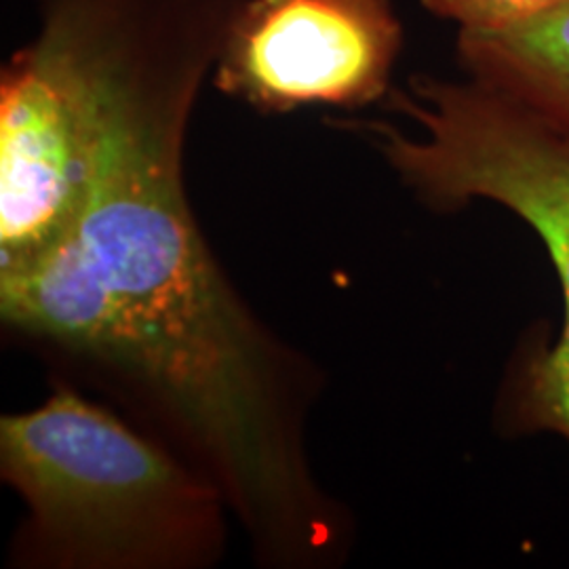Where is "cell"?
Masks as SVG:
<instances>
[{
	"label": "cell",
	"instance_id": "6da1fadb",
	"mask_svg": "<svg viewBox=\"0 0 569 569\" xmlns=\"http://www.w3.org/2000/svg\"><path fill=\"white\" fill-rule=\"evenodd\" d=\"M220 51L213 28L171 11L110 21L82 41L81 209L41 260L0 277V319L161 427L222 489L262 568L333 569L352 521L308 451L323 373L244 302L183 182L188 124Z\"/></svg>",
	"mask_w": 569,
	"mask_h": 569
},
{
	"label": "cell",
	"instance_id": "7a4b0ae2",
	"mask_svg": "<svg viewBox=\"0 0 569 569\" xmlns=\"http://www.w3.org/2000/svg\"><path fill=\"white\" fill-rule=\"evenodd\" d=\"M0 479L26 509L11 568L207 569L224 555L222 489L66 380L0 418Z\"/></svg>",
	"mask_w": 569,
	"mask_h": 569
},
{
	"label": "cell",
	"instance_id": "3957f363",
	"mask_svg": "<svg viewBox=\"0 0 569 569\" xmlns=\"http://www.w3.org/2000/svg\"><path fill=\"white\" fill-rule=\"evenodd\" d=\"M388 108L416 122L345 121L366 136L420 203L453 213L477 201L528 224L555 268L563 321L552 346L531 350L517 380V420L569 446V140L521 103L475 79L409 77Z\"/></svg>",
	"mask_w": 569,
	"mask_h": 569
},
{
	"label": "cell",
	"instance_id": "277c9868",
	"mask_svg": "<svg viewBox=\"0 0 569 569\" xmlns=\"http://www.w3.org/2000/svg\"><path fill=\"white\" fill-rule=\"evenodd\" d=\"M403 26L392 0H244L213 84L260 112L387 100Z\"/></svg>",
	"mask_w": 569,
	"mask_h": 569
},
{
	"label": "cell",
	"instance_id": "5b68a950",
	"mask_svg": "<svg viewBox=\"0 0 569 569\" xmlns=\"http://www.w3.org/2000/svg\"><path fill=\"white\" fill-rule=\"evenodd\" d=\"M89 148L81 74L39 28L0 72V277L41 260L72 226Z\"/></svg>",
	"mask_w": 569,
	"mask_h": 569
},
{
	"label": "cell",
	"instance_id": "8992f818",
	"mask_svg": "<svg viewBox=\"0 0 569 569\" xmlns=\"http://www.w3.org/2000/svg\"><path fill=\"white\" fill-rule=\"evenodd\" d=\"M465 74L521 103L569 140V0L500 32H458Z\"/></svg>",
	"mask_w": 569,
	"mask_h": 569
},
{
	"label": "cell",
	"instance_id": "52a82bcc",
	"mask_svg": "<svg viewBox=\"0 0 569 569\" xmlns=\"http://www.w3.org/2000/svg\"><path fill=\"white\" fill-rule=\"evenodd\" d=\"M428 13L458 23V32H500L547 16L566 0H420Z\"/></svg>",
	"mask_w": 569,
	"mask_h": 569
}]
</instances>
